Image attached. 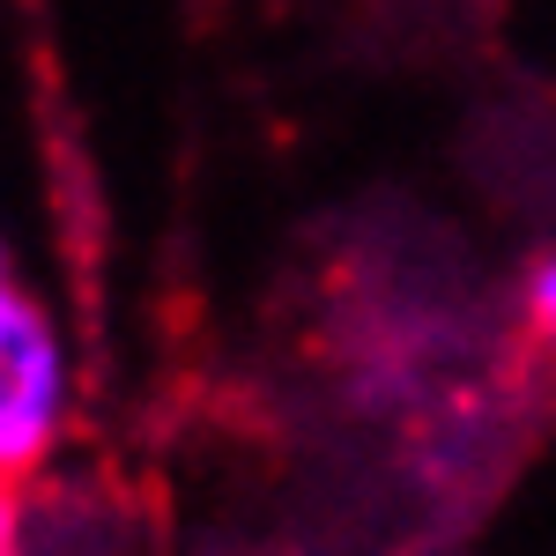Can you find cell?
Returning <instances> with one entry per match:
<instances>
[{"mask_svg": "<svg viewBox=\"0 0 556 556\" xmlns=\"http://www.w3.org/2000/svg\"><path fill=\"white\" fill-rule=\"evenodd\" d=\"M67 424V356L45 312L0 290V475H23L52 453Z\"/></svg>", "mask_w": 556, "mask_h": 556, "instance_id": "6da1fadb", "label": "cell"}, {"mask_svg": "<svg viewBox=\"0 0 556 556\" xmlns=\"http://www.w3.org/2000/svg\"><path fill=\"white\" fill-rule=\"evenodd\" d=\"M527 327H534V342L549 349V364H556V253L527 275Z\"/></svg>", "mask_w": 556, "mask_h": 556, "instance_id": "7a4b0ae2", "label": "cell"}, {"mask_svg": "<svg viewBox=\"0 0 556 556\" xmlns=\"http://www.w3.org/2000/svg\"><path fill=\"white\" fill-rule=\"evenodd\" d=\"M0 556H15V490H8V475H0Z\"/></svg>", "mask_w": 556, "mask_h": 556, "instance_id": "3957f363", "label": "cell"}, {"mask_svg": "<svg viewBox=\"0 0 556 556\" xmlns=\"http://www.w3.org/2000/svg\"><path fill=\"white\" fill-rule=\"evenodd\" d=\"M0 290H8V253H0Z\"/></svg>", "mask_w": 556, "mask_h": 556, "instance_id": "277c9868", "label": "cell"}]
</instances>
